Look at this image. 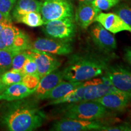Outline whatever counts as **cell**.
I'll return each instance as SVG.
<instances>
[{
	"label": "cell",
	"mask_w": 131,
	"mask_h": 131,
	"mask_svg": "<svg viewBox=\"0 0 131 131\" xmlns=\"http://www.w3.org/2000/svg\"><path fill=\"white\" fill-rule=\"evenodd\" d=\"M19 30L20 29L13 25L12 22H7L5 24L1 32V38L6 50L8 51L12 52L15 38Z\"/></svg>",
	"instance_id": "cell-20"
},
{
	"label": "cell",
	"mask_w": 131,
	"mask_h": 131,
	"mask_svg": "<svg viewBox=\"0 0 131 131\" xmlns=\"http://www.w3.org/2000/svg\"><path fill=\"white\" fill-rule=\"evenodd\" d=\"M7 21H8L7 19L4 17V15L0 12V22H7ZM10 22H11V21H10Z\"/></svg>",
	"instance_id": "cell-33"
},
{
	"label": "cell",
	"mask_w": 131,
	"mask_h": 131,
	"mask_svg": "<svg viewBox=\"0 0 131 131\" xmlns=\"http://www.w3.org/2000/svg\"><path fill=\"white\" fill-rule=\"evenodd\" d=\"M27 57L24 63L23 73L25 74H38L37 66L34 58L27 53Z\"/></svg>",
	"instance_id": "cell-29"
},
{
	"label": "cell",
	"mask_w": 131,
	"mask_h": 131,
	"mask_svg": "<svg viewBox=\"0 0 131 131\" xmlns=\"http://www.w3.org/2000/svg\"></svg>",
	"instance_id": "cell-35"
},
{
	"label": "cell",
	"mask_w": 131,
	"mask_h": 131,
	"mask_svg": "<svg viewBox=\"0 0 131 131\" xmlns=\"http://www.w3.org/2000/svg\"><path fill=\"white\" fill-rule=\"evenodd\" d=\"M8 101L1 109V123L8 130L32 131L40 127L46 115L35 97Z\"/></svg>",
	"instance_id": "cell-1"
},
{
	"label": "cell",
	"mask_w": 131,
	"mask_h": 131,
	"mask_svg": "<svg viewBox=\"0 0 131 131\" xmlns=\"http://www.w3.org/2000/svg\"><path fill=\"white\" fill-rule=\"evenodd\" d=\"M40 79L41 78L38 74H25L23 77L21 83L29 89L35 91Z\"/></svg>",
	"instance_id": "cell-27"
},
{
	"label": "cell",
	"mask_w": 131,
	"mask_h": 131,
	"mask_svg": "<svg viewBox=\"0 0 131 131\" xmlns=\"http://www.w3.org/2000/svg\"><path fill=\"white\" fill-rule=\"evenodd\" d=\"M63 80V70L57 69L41 78L38 85L32 95L39 101L44 95L51 91Z\"/></svg>",
	"instance_id": "cell-15"
},
{
	"label": "cell",
	"mask_w": 131,
	"mask_h": 131,
	"mask_svg": "<svg viewBox=\"0 0 131 131\" xmlns=\"http://www.w3.org/2000/svg\"><path fill=\"white\" fill-rule=\"evenodd\" d=\"M42 30L50 38L72 41L76 35L77 24L74 18H65L49 21L44 24Z\"/></svg>",
	"instance_id": "cell-4"
},
{
	"label": "cell",
	"mask_w": 131,
	"mask_h": 131,
	"mask_svg": "<svg viewBox=\"0 0 131 131\" xmlns=\"http://www.w3.org/2000/svg\"><path fill=\"white\" fill-rule=\"evenodd\" d=\"M89 33L95 45L101 51L109 53L117 48L115 37L98 23L91 27Z\"/></svg>",
	"instance_id": "cell-11"
},
{
	"label": "cell",
	"mask_w": 131,
	"mask_h": 131,
	"mask_svg": "<svg viewBox=\"0 0 131 131\" xmlns=\"http://www.w3.org/2000/svg\"><path fill=\"white\" fill-rule=\"evenodd\" d=\"M84 95V87L83 83L73 91H71L69 94H67L66 95L63 96V98L57 100L50 101V102H49L47 104H49V105H58V104H69L80 102V101H83Z\"/></svg>",
	"instance_id": "cell-19"
},
{
	"label": "cell",
	"mask_w": 131,
	"mask_h": 131,
	"mask_svg": "<svg viewBox=\"0 0 131 131\" xmlns=\"http://www.w3.org/2000/svg\"><path fill=\"white\" fill-rule=\"evenodd\" d=\"M108 109L95 100L69 104L64 109V118L82 120H98L110 115Z\"/></svg>",
	"instance_id": "cell-3"
},
{
	"label": "cell",
	"mask_w": 131,
	"mask_h": 131,
	"mask_svg": "<svg viewBox=\"0 0 131 131\" xmlns=\"http://www.w3.org/2000/svg\"><path fill=\"white\" fill-rule=\"evenodd\" d=\"M100 10L95 7L92 2L79 1L74 14V19L77 24L83 29H86L94 22Z\"/></svg>",
	"instance_id": "cell-13"
},
{
	"label": "cell",
	"mask_w": 131,
	"mask_h": 131,
	"mask_svg": "<svg viewBox=\"0 0 131 131\" xmlns=\"http://www.w3.org/2000/svg\"><path fill=\"white\" fill-rule=\"evenodd\" d=\"M27 51L19 52L15 55L12 59L11 70L23 72V67L27 57Z\"/></svg>",
	"instance_id": "cell-25"
},
{
	"label": "cell",
	"mask_w": 131,
	"mask_h": 131,
	"mask_svg": "<svg viewBox=\"0 0 131 131\" xmlns=\"http://www.w3.org/2000/svg\"><path fill=\"white\" fill-rule=\"evenodd\" d=\"M17 0H0V12L8 21L12 22L10 12Z\"/></svg>",
	"instance_id": "cell-26"
},
{
	"label": "cell",
	"mask_w": 131,
	"mask_h": 131,
	"mask_svg": "<svg viewBox=\"0 0 131 131\" xmlns=\"http://www.w3.org/2000/svg\"><path fill=\"white\" fill-rule=\"evenodd\" d=\"M34 92L27 88L22 83H15L7 87L0 94V100L7 101L18 100L31 96Z\"/></svg>",
	"instance_id": "cell-17"
},
{
	"label": "cell",
	"mask_w": 131,
	"mask_h": 131,
	"mask_svg": "<svg viewBox=\"0 0 131 131\" xmlns=\"http://www.w3.org/2000/svg\"><path fill=\"white\" fill-rule=\"evenodd\" d=\"M95 22L100 24L112 34H116L123 31L131 34V27L114 12H100L96 16Z\"/></svg>",
	"instance_id": "cell-14"
},
{
	"label": "cell",
	"mask_w": 131,
	"mask_h": 131,
	"mask_svg": "<svg viewBox=\"0 0 131 131\" xmlns=\"http://www.w3.org/2000/svg\"><path fill=\"white\" fill-rule=\"evenodd\" d=\"M27 52L35 60L37 66V73L41 78L58 69L61 65V60L53 54L33 49Z\"/></svg>",
	"instance_id": "cell-10"
},
{
	"label": "cell",
	"mask_w": 131,
	"mask_h": 131,
	"mask_svg": "<svg viewBox=\"0 0 131 131\" xmlns=\"http://www.w3.org/2000/svg\"><path fill=\"white\" fill-rule=\"evenodd\" d=\"M108 125L98 120H82L63 118L52 124L50 130L54 131H89L101 130Z\"/></svg>",
	"instance_id": "cell-6"
},
{
	"label": "cell",
	"mask_w": 131,
	"mask_h": 131,
	"mask_svg": "<svg viewBox=\"0 0 131 131\" xmlns=\"http://www.w3.org/2000/svg\"><path fill=\"white\" fill-rule=\"evenodd\" d=\"M14 54L5 49H0V75L11 69Z\"/></svg>",
	"instance_id": "cell-24"
},
{
	"label": "cell",
	"mask_w": 131,
	"mask_h": 131,
	"mask_svg": "<svg viewBox=\"0 0 131 131\" xmlns=\"http://www.w3.org/2000/svg\"><path fill=\"white\" fill-rule=\"evenodd\" d=\"M122 0H94L93 4L100 10H108L118 4Z\"/></svg>",
	"instance_id": "cell-28"
},
{
	"label": "cell",
	"mask_w": 131,
	"mask_h": 131,
	"mask_svg": "<svg viewBox=\"0 0 131 131\" xmlns=\"http://www.w3.org/2000/svg\"><path fill=\"white\" fill-rule=\"evenodd\" d=\"M83 82L70 81L67 80H63L58 85H57L53 89L49 91L47 94L44 95L40 100H50L54 101L60 99L63 96L72 91L80 85Z\"/></svg>",
	"instance_id": "cell-16"
},
{
	"label": "cell",
	"mask_w": 131,
	"mask_h": 131,
	"mask_svg": "<svg viewBox=\"0 0 131 131\" xmlns=\"http://www.w3.org/2000/svg\"><path fill=\"white\" fill-rule=\"evenodd\" d=\"M114 12L131 27V3H119L114 7Z\"/></svg>",
	"instance_id": "cell-23"
},
{
	"label": "cell",
	"mask_w": 131,
	"mask_h": 131,
	"mask_svg": "<svg viewBox=\"0 0 131 131\" xmlns=\"http://www.w3.org/2000/svg\"><path fill=\"white\" fill-rule=\"evenodd\" d=\"M101 130L104 131H131L130 124H119L118 126H111L109 125H106L102 127Z\"/></svg>",
	"instance_id": "cell-30"
},
{
	"label": "cell",
	"mask_w": 131,
	"mask_h": 131,
	"mask_svg": "<svg viewBox=\"0 0 131 131\" xmlns=\"http://www.w3.org/2000/svg\"><path fill=\"white\" fill-rule=\"evenodd\" d=\"M14 21L19 23H23L30 27H37L45 24L40 12H30L16 18Z\"/></svg>",
	"instance_id": "cell-22"
},
{
	"label": "cell",
	"mask_w": 131,
	"mask_h": 131,
	"mask_svg": "<svg viewBox=\"0 0 131 131\" xmlns=\"http://www.w3.org/2000/svg\"><path fill=\"white\" fill-rule=\"evenodd\" d=\"M110 63L108 57L89 52L70 55L63 70L64 80L84 82L104 74Z\"/></svg>",
	"instance_id": "cell-2"
},
{
	"label": "cell",
	"mask_w": 131,
	"mask_h": 131,
	"mask_svg": "<svg viewBox=\"0 0 131 131\" xmlns=\"http://www.w3.org/2000/svg\"><path fill=\"white\" fill-rule=\"evenodd\" d=\"M23 76V72L11 69L0 75V94L10 85L21 83Z\"/></svg>",
	"instance_id": "cell-21"
},
{
	"label": "cell",
	"mask_w": 131,
	"mask_h": 131,
	"mask_svg": "<svg viewBox=\"0 0 131 131\" xmlns=\"http://www.w3.org/2000/svg\"><path fill=\"white\" fill-rule=\"evenodd\" d=\"M42 1L39 0H17L13 9L12 19L30 12H40Z\"/></svg>",
	"instance_id": "cell-18"
},
{
	"label": "cell",
	"mask_w": 131,
	"mask_h": 131,
	"mask_svg": "<svg viewBox=\"0 0 131 131\" xmlns=\"http://www.w3.org/2000/svg\"><path fill=\"white\" fill-rule=\"evenodd\" d=\"M40 14L44 23L50 21L74 18V9L70 0H42Z\"/></svg>",
	"instance_id": "cell-5"
},
{
	"label": "cell",
	"mask_w": 131,
	"mask_h": 131,
	"mask_svg": "<svg viewBox=\"0 0 131 131\" xmlns=\"http://www.w3.org/2000/svg\"><path fill=\"white\" fill-rule=\"evenodd\" d=\"M95 101L109 110L122 111L130 103L131 92L117 89L108 93Z\"/></svg>",
	"instance_id": "cell-12"
},
{
	"label": "cell",
	"mask_w": 131,
	"mask_h": 131,
	"mask_svg": "<svg viewBox=\"0 0 131 131\" xmlns=\"http://www.w3.org/2000/svg\"><path fill=\"white\" fill-rule=\"evenodd\" d=\"M78 1H84V2H92L94 0H78Z\"/></svg>",
	"instance_id": "cell-34"
},
{
	"label": "cell",
	"mask_w": 131,
	"mask_h": 131,
	"mask_svg": "<svg viewBox=\"0 0 131 131\" xmlns=\"http://www.w3.org/2000/svg\"><path fill=\"white\" fill-rule=\"evenodd\" d=\"M103 75L117 89L131 92V71L123 65H109Z\"/></svg>",
	"instance_id": "cell-7"
},
{
	"label": "cell",
	"mask_w": 131,
	"mask_h": 131,
	"mask_svg": "<svg viewBox=\"0 0 131 131\" xmlns=\"http://www.w3.org/2000/svg\"><path fill=\"white\" fill-rule=\"evenodd\" d=\"M124 58L126 61L131 66V46L126 47L124 49Z\"/></svg>",
	"instance_id": "cell-31"
},
{
	"label": "cell",
	"mask_w": 131,
	"mask_h": 131,
	"mask_svg": "<svg viewBox=\"0 0 131 131\" xmlns=\"http://www.w3.org/2000/svg\"><path fill=\"white\" fill-rule=\"evenodd\" d=\"M71 42L50 38H38L32 42L31 49L53 55H67L73 52Z\"/></svg>",
	"instance_id": "cell-8"
},
{
	"label": "cell",
	"mask_w": 131,
	"mask_h": 131,
	"mask_svg": "<svg viewBox=\"0 0 131 131\" xmlns=\"http://www.w3.org/2000/svg\"><path fill=\"white\" fill-rule=\"evenodd\" d=\"M83 85L84 87V95L82 101L96 100L108 93L117 90L103 77L84 81Z\"/></svg>",
	"instance_id": "cell-9"
},
{
	"label": "cell",
	"mask_w": 131,
	"mask_h": 131,
	"mask_svg": "<svg viewBox=\"0 0 131 131\" xmlns=\"http://www.w3.org/2000/svg\"><path fill=\"white\" fill-rule=\"evenodd\" d=\"M7 22H10V21H7ZM7 22H0V49H5L6 50V47L3 42L2 41V38H1V32H2V30L4 27L5 24Z\"/></svg>",
	"instance_id": "cell-32"
}]
</instances>
